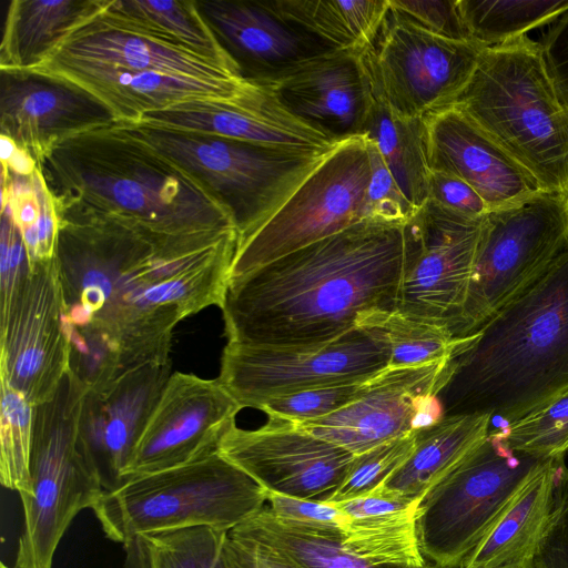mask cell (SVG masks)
Listing matches in <instances>:
<instances>
[{"instance_id":"6da1fadb","label":"cell","mask_w":568,"mask_h":568,"mask_svg":"<svg viewBox=\"0 0 568 568\" xmlns=\"http://www.w3.org/2000/svg\"><path fill=\"white\" fill-rule=\"evenodd\" d=\"M237 232L173 237L103 219L61 220L64 323L91 325L129 369L170 362L175 326L222 306Z\"/></svg>"},{"instance_id":"7a4b0ae2","label":"cell","mask_w":568,"mask_h":568,"mask_svg":"<svg viewBox=\"0 0 568 568\" xmlns=\"http://www.w3.org/2000/svg\"><path fill=\"white\" fill-rule=\"evenodd\" d=\"M404 224L362 221L227 281V342L311 347L396 311Z\"/></svg>"},{"instance_id":"3957f363","label":"cell","mask_w":568,"mask_h":568,"mask_svg":"<svg viewBox=\"0 0 568 568\" xmlns=\"http://www.w3.org/2000/svg\"><path fill=\"white\" fill-rule=\"evenodd\" d=\"M37 164L61 220H112L173 237L237 232L196 179L118 123L58 143Z\"/></svg>"},{"instance_id":"277c9868","label":"cell","mask_w":568,"mask_h":568,"mask_svg":"<svg viewBox=\"0 0 568 568\" xmlns=\"http://www.w3.org/2000/svg\"><path fill=\"white\" fill-rule=\"evenodd\" d=\"M475 334L438 394L444 416L508 423L566 388L568 248Z\"/></svg>"},{"instance_id":"5b68a950","label":"cell","mask_w":568,"mask_h":568,"mask_svg":"<svg viewBox=\"0 0 568 568\" xmlns=\"http://www.w3.org/2000/svg\"><path fill=\"white\" fill-rule=\"evenodd\" d=\"M540 185L568 195V106L539 42L485 48L455 104Z\"/></svg>"},{"instance_id":"8992f818","label":"cell","mask_w":568,"mask_h":568,"mask_svg":"<svg viewBox=\"0 0 568 568\" xmlns=\"http://www.w3.org/2000/svg\"><path fill=\"white\" fill-rule=\"evenodd\" d=\"M267 505V494L217 450L192 463L131 477L92 507L105 537L209 526L230 531Z\"/></svg>"},{"instance_id":"52a82bcc","label":"cell","mask_w":568,"mask_h":568,"mask_svg":"<svg viewBox=\"0 0 568 568\" xmlns=\"http://www.w3.org/2000/svg\"><path fill=\"white\" fill-rule=\"evenodd\" d=\"M87 390L69 372L54 396L34 406L31 495L21 497L22 528L12 568H52L64 532L104 491L82 434Z\"/></svg>"},{"instance_id":"ba28073f","label":"cell","mask_w":568,"mask_h":568,"mask_svg":"<svg viewBox=\"0 0 568 568\" xmlns=\"http://www.w3.org/2000/svg\"><path fill=\"white\" fill-rule=\"evenodd\" d=\"M118 125L196 179L229 212L239 239L265 223L327 154L142 124Z\"/></svg>"},{"instance_id":"9c48e42d","label":"cell","mask_w":568,"mask_h":568,"mask_svg":"<svg viewBox=\"0 0 568 568\" xmlns=\"http://www.w3.org/2000/svg\"><path fill=\"white\" fill-rule=\"evenodd\" d=\"M552 459L510 449L500 430L420 498L416 534L426 564L460 568L524 487Z\"/></svg>"},{"instance_id":"30bf717a","label":"cell","mask_w":568,"mask_h":568,"mask_svg":"<svg viewBox=\"0 0 568 568\" xmlns=\"http://www.w3.org/2000/svg\"><path fill=\"white\" fill-rule=\"evenodd\" d=\"M568 248V195L540 191L483 217L466 303L453 335L475 334Z\"/></svg>"},{"instance_id":"8fae6325","label":"cell","mask_w":568,"mask_h":568,"mask_svg":"<svg viewBox=\"0 0 568 568\" xmlns=\"http://www.w3.org/2000/svg\"><path fill=\"white\" fill-rule=\"evenodd\" d=\"M364 135L341 141L260 227L237 239L229 280L371 220Z\"/></svg>"},{"instance_id":"7c38bea8","label":"cell","mask_w":568,"mask_h":568,"mask_svg":"<svg viewBox=\"0 0 568 568\" xmlns=\"http://www.w3.org/2000/svg\"><path fill=\"white\" fill-rule=\"evenodd\" d=\"M390 348L378 325L358 327L311 347L231 343L217 379L242 408L314 388L365 382L389 366Z\"/></svg>"},{"instance_id":"4fadbf2b","label":"cell","mask_w":568,"mask_h":568,"mask_svg":"<svg viewBox=\"0 0 568 568\" xmlns=\"http://www.w3.org/2000/svg\"><path fill=\"white\" fill-rule=\"evenodd\" d=\"M484 49L432 33L389 6L365 59L375 92L393 111L426 119L455 104Z\"/></svg>"},{"instance_id":"5bb4252c","label":"cell","mask_w":568,"mask_h":568,"mask_svg":"<svg viewBox=\"0 0 568 568\" xmlns=\"http://www.w3.org/2000/svg\"><path fill=\"white\" fill-rule=\"evenodd\" d=\"M483 217L458 214L430 200L414 212L404 223L397 312L453 334L466 303Z\"/></svg>"},{"instance_id":"9a60e30c","label":"cell","mask_w":568,"mask_h":568,"mask_svg":"<svg viewBox=\"0 0 568 568\" xmlns=\"http://www.w3.org/2000/svg\"><path fill=\"white\" fill-rule=\"evenodd\" d=\"M0 305L1 382L33 406L41 405L54 396L70 368L55 256L31 266Z\"/></svg>"},{"instance_id":"2e32d148","label":"cell","mask_w":568,"mask_h":568,"mask_svg":"<svg viewBox=\"0 0 568 568\" xmlns=\"http://www.w3.org/2000/svg\"><path fill=\"white\" fill-rule=\"evenodd\" d=\"M455 357L414 366L387 367L364 393L322 418L293 423L352 454L428 428L444 417L438 394L449 381Z\"/></svg>"},{"instance_id":"e0dca14e","label":"cell","mask_w":568,"mask_h":568,"mask_svg":"<svg viewBox=\"0 0 568 568\" xmlns=\"http://www.w3.org/2000/svg\"><path fill=\"white\" fill-rule=\"evenodd\" d=\"M217 453L266 491L317 501L334 495L355 458L291 422L273 419L256 429L232 424Z\"/></svg>"},{"instance_id":"ac0fdd59","label":"cell","mask_w":568,"mask_h":568,"mask_svg":"<svg viewBox=\"0 0 568 568\" xmlns=\"http://www.w3.org/2000/svg\"><path fill=\"white\" fill-rule=\"evenodd\" d=\"M242 409L217 378L169 377L124 469V480L182 466L217 450Z\"/></svg>"},{"instance_id":"d6986e66","label":"cell","mask_w":568,"mask_h":568,"mask_svg":"<svg viewBox=\"0 0 568 568\" xmlns=\"http://www.w3.org/2000/svg\"><path fill=\"white\" fill-rule=\"evenodd\" d=\"M47 59L110 64L209 81L245 80L237 69L118 12L110 0H99L98 7Z\"/></svg>"},{"instance_id":"ffe728a7","label":"cell","mask_w":568,"mask_h":568,"mask_svg":"<svg viewBox=\"0 0 568 568\" xmlns=\"http://www.w3.org/2000/svg\"><path fill=\"white\" fill-rule=\"evenodd\" d=\"M134 124L310 154H326L339 143L291 113L268 85L252 80L235 97L175 103L144 114Z\"/></svg>"},{"instance_id":"44dd1931","label":"cell","mask_w":568,"mask_h":568,"mask_svg":"<svg viewBox=\"0 0 568 568\" xmlns=\"http://www.w3.org/2000/svg\"><path fill=\"white\" fill-rule=\"evenodd\" d=\"M116 123L110 110L87 91L26 70H0V134L36 161L58 143Z\"/></svg>"},{"instance_id":"7402d4cb","label":"cell","mask_w":568,"mask_h":568,"mask_svg":"<svg viewBox=\"0 0 568 568\" xmlns=\"http://www.w3.org/2000/svg\"><path fill=\"white\" fill-rule=\"evenodd\" d=\"M365 52L331 50L260 83L291 113L333 140L359 136L374 102Z\"/></svg>"},{"instance_id":"603a6c76","label":"cell","mask_w":568,"mask_h":568,"mask_svg":"<svg viewBox=\"0 0 568 568\" xmlns=\"http://www.w3.org/2000/svg\"><path fill=\"white\" fill-rule=\"evenodd\" d=\"M170 376L171 362H151L128 371L98 393H87L82 434L104 490L124 481L133 447Z\"/></svg>"},{"instance_id":"cb8c5ba5","label":"cell","mask_w":568,"mask_h":568,"mask_svg":"<svg viewBox=\"0 0 568 568\" xmlns=\"http://www.w3.org/2000/svg\"><path fill=\"white\" fill-rule=\"evenodd\" d=\"M26 71L50 75L87 91L110 110L116 123L124 124L138 123L149 112L184 101L232 98L251 83L247 79L209 81L60 59H45Z\"/></svg>"},{"instance_id":"d4e9b609","label":"cell","mask_w":568,"mask_h":568,"mask_svg":"<svg viewBox=\"0 0 568 568\" xmlns=\"http://www.w3.org/2000/svg\"><path fill=\"white\" fill-rule=\"evenodd\" d=\"M426 141L430 170L465 181L489 210L542 191L526 170L455 106L426 118Z\"/></svg>"},{"instance_id":"484cf974","label":"cell","mask_w":568,"mask_h":568,"mask_svg":"<svg viewBox=\"0 0 568 568\" xmlns=\"http://www.w3.org/2000/svg\"><path fill=\"white\" fill-rule=\"evenodd\" d=\"M197 8L243 78L272 80L331 51L270 10L264 1H196Z\"/></svg>"},{"instance_id":"4316f807","label":"cell","mask_w":568,"mask_h":568,"mask_svg":"<svg viewBox=\"0 0 568 568\" xmlns=\"http://www.w3.org/2000/svg\"><path fill=\"white\" fill-rule=\"evenodd\" d=\"M562 460H552L531 477L460 568L528 566L548 520Z\"/></svg>"},{"instance_id":"83f0119b","label":"cell","mask_w":568,"mask_h":568,"mask_svg":"<svg viewBox=\"0 0 568 568\" xmlns=\"http://www.w3.org/2000/svg\"><path fill=\"white\" fill-rule=\"evenodd\" d=\"M490 420L489 415H452L418 430L409 458L378 488L419 499L486 439Z\"/></svg>"},{"instance_id":"f1b7e54d","label":"cell","mask_w":568,"mask_h":568,"mask_svg":"<svg viewBox=\"0 0 568 568\" xmlns=\"http://www.w3.org/2000/svg\"><path fill=\"white\" fill-rule=\"evenodd\" d=\"M99 0H12L0 45V70H30L47 59Z\"/></svg>"},{"instance_id":"f546056e","label":"cell","mask_w":568,"mask_h":568,"mask_svg":"<svg viewBox=\"0 0 568 568\" xmlns=\"http://www.w3.org/2000/svg\"><path fill=\"white\" fill-rule=\"evenodd\" d=\"M277 17L336 51L363 53L375 42L389 0L264 1Z\"/></svg>"},{"instance_id":"4dcf8cb0","label":"cell","mask_w":568,"mask_h":568,"mask_svg":"<svg viewBox=\"0 0 568 568\" xmlns=\"http://www.w3.org/2000/svg\"><path fill=\"white\" fill-rule=\"evenodd\" d=\"M229 534L235 540L262 547L293 568H405L371 565L343 547L342 531L292 525L275 517L267 505Z\"/></svg>"},{"instance_id":"1f68e13d","label":"cell","mask_w":568,"mask_h":568,"mask_svg":"<svg viewBox=\"0 0 568 568\" xmlns=\"http://www.w3.org/2000/svg\"><path fill=\"white\" fill-rule=\"evenodd\" d=\"M122 545L124 568H247L229 531L209 526L138 534Z\"/></svg>"},{"instance_id":"d6a6232c","label":"cell","mask_w":568,"mask_h":568,"mask_svg":"<svg viewBox=\"0 0 568 568\" xmlns=\"http://www.w3.org/2000/svg\"><path fill=\"white\" fill-rule=\"evenodd\" d=\"M363 135L374 142L406 199L419 209L428 199L430 175L426 119L399 115L374 90Z\"/></svg>"},{"instance_id":"836d02e7","label":"cell","mask_w":568,"mask_h":568,"mask_svg":"<svg viewBox=\"0 0 568 568\" xmlns=\"http://www.w3.org/2000/svg\"><path fill=\"white\" fill-rule=\"evenodd\" d=\"M1 209L10 213L21 233L30 267L54 258L60 217L39 169L22 176L2 168Z\"/></svg>"},{"instance_id":"e575fe53","label":"cell","mask_w":568,"mask_h":568,"mask_svg":"<svg viewBox=\"0 0 568 568\" xmlns=\"http://www.w3.org/2000/svg\"><path fill=\"white\" fill-rule=\"evenodd\" d=\"M418 503L392 514L351 517L342 532L343 547L374 566L427 567L416 534Z\"/></svg>"},{"instance_id":"d590c367","label":"cell","mask_w":568,"mask_h":568,"mask_svg":"<svg viewBox=\"0 0 568 568\" xmlns=\"http://www.w3.org/2000/svg\"><path fill=\"white\" fill-rule=\"evenodd\" d=\"M470 41L497 47L549 26L568 11V0H458Z\"/></svg>"},{"instance_id":"8d00e7d4","label":"cell","mask_w":568,"mask_h":568,"mask_svg":"<svg viewBox=\"0 0 568 568\" xmlns=\"http://www.w3.org/2000/svg\"><path fill=\"white\" fill-rule=\"evenodd\" d=\"M110 4L128 18L239 70L200 12L196 1L110 0Z\"/></svg>"},{"instance_id":"74e56055","label":"cell","mask_w":568,"mask_h":568,"mask_svg":"<svg viewBox=\"0 0 568 568\" xmlns=\"http://www.w3.org/2000/svg\"><path fill=\"white\" fill-rule=\"evenodd\" d=\"M34 406L18 390L1 382L0 481L20 498L31 495L30 459Z\"/></svg>"},{"instance_id":"f35d334b","label":"cell","mask_w":568,"mask_h":568,"mask_svg":"<svg viewBox=\"0 0 568 568\" xmlns=\"http://www.w3.org/2000/svg\"><path fill=\"white\" fill-rule=\"evenodd\" d=\"M385 332L389 348L388 367H403L458 356L476 338V334L455 337L445 327L413 320L394 311L378 323Z\"/></svg>"},{"instance_id":"ab89813d","label":"cell","mask_w":568,"mask_h":568,"mask_svg":"<svg viewBox=\"0 0 568 568\" xmlns=\"http://www.w3.org/2000/svg\"><path fill=\"white\" fill-rule=\"evenodd\" d=\"M499 430L515 452L562 460L568 452V386Z\"/></svg>"},{"instance_id":"60d3db41","label":"cell","mask_w":568,"mask_h":568,"mask_svg":"<svg viewBox=\"0 0 568 568\" xmlns=\"http://www.w3.org/2000/svg\"><path fill=\"white\" fill-rule=\"evenodd\" d=\"M417 432L379 444L356 455L344 480L326 503L364 496L383 485L412 455Z\"/></svg>"},{"instance_id":"b9f144b4","label":"cell","mask_w":568,"mask_h":568,"mask_svg":"<svg viewBox=\"0 0 568 568\" xmlns=\"http://www.w3.org/2000/svg\"><path fill=\"white\" fill-rule=\"evenodd\" d=\"M369 379L274 397L258 409L270 419L281 422L302 423L322 418L356 400L366 389Z\"/></svg>"},{"instance_id":"7bdbcfd3","label":"cell","mask_w":568,"mask_h":568,"mask_svg":"<svg viewBox=\"0 0 568 568\" xmlns=\"http://www.w3.org/2000/svg\"><path fill=\"white\" fill-rule=\"evenodd\" d=\"M529 568H568V468L559 466L552 506Z\"/></svg>"},{"instance_id":"ee69618b","label":"cell","mask_w":568,"mask_h":568,"mask_svg":"<svg viewBox=\"0 0 568 568\" xmlns=\"http://www.w3.org/2000/svg\"><path fill=\"white\" fill-rule=\"evenodd\" d=\"M371 176L367 207L371 220L404 224L416 211L404 195L376 145L367 138Z\"/></svg>"},{"instance_id":"f6af8a7d","label":"cell","mask_w":568,"mask_h":568,"mask_svg":"<svg viewBox=\"0 0 568 568\" xmlns=\"http://www.w3.org/2000/svg\"><path fill=\"white\" fill-rule=\"evenodd\" d=\"M267 506L275 517L303 528L318 531H342L349 520L336 505L303 498H294L271 491Z\"/></svg>"},{"instance_id":"bcb514c9","label":"cell","mask_w":568,"mask_h":568,"mask_svg":"<svg viewBox=\"0 0 568 568\" xmlns=\"http://www.w3.org/2000/svg\"><path fill=\"white\" fill-rule=\"evenodd\" d=\"M389 6L432 33L453 40L470 41L458 0H389Z\"/></svg>"},{"instance_id":"7dc6e473","label":"cell","mask_w":568,"mask_h":568,"mask_svg":"<svg viewBox=\"0 0 568 568\" xmlns=\"http://www.w3.org/2000/svg\"><path fill=\"white\" fill-rule=\"evenodd\" d=\"M0 300H7L30 272L28 253L10 213L1 209Z\"/></svg>"},{"instance_id":"c3c4849f","label":"cell","mask_w":568,"mask_h":568,"mask_svg":"<svg viewBox=\"0 0 568 568\" xmlns=\"http://www.w3.org/2000/svg\"><path fill=\"white\" fill-rule=\"evenodd\" d=\"M427 200L473 219L483 217L489 211L487 204L469 184L443 171L430 170Z\"/></svg>"},{"instance_id":"681fc988","label":"cell","mask_w":568,"mask_h":568,"mask_svg":"<svg viewBox=\"0 0 568 568\" xmlns=\"http://www.w3.org/2000/svg\"><path fill=\"white\" fill-rule=\"evenodd\" d=\"M539 43L556 90L568 106V11L549 24Z\"/></svg>"},{"instance_id":"f907efd6","label":"cell","mask_w":568,"mask_h":568,"mask_svg":"<svg viewBox=\"0 0 568 568\" xmlns=\"http://www.w3.org/2000/svg\"><path fill=\"white\" fill-rule=\"evenodd\" d=\"M419 499H408L379 488L348 500L332 503L352 518H366L406 509Z\"/></svg>"},{"instance_id":"816d5d0a","label":"cell","mask_w":568,"mask_h":568,"mask_svg":"<svg viewBox=\"0 0 568 568\" xmlns=\"http://www.w3.org/2000/svg\"><path fill=\"white\" fill-rule=\"evenodd\" d=\"M1 165L9 171L22 175H32L38 169L36 159L13 140L0 134Z\"/></svg>"},{"instance_id":"f5cc1de1","label":"cell","mask_w":568,"mask_h":568,"mask_svg":"<svg viewBox=\"0 0 568 568\" xmlns=\"http://www.w3.org/2000/svg\"><path fill=\"white\" fill-rule=\"evenodd\" d=\"M232 540L239 547L247 568H293L291 565L282 561L255 544L235 540L233 538Z\"/></svg>"},{"instance_id":"db71d44e","label":"cell","mask_w":568,"mask_h":568,"mask_svg":"<svg viewBox=\"0 0 568 568\" xmlns=\"http://www.w3.org/2000/svg\"><path fill=\"white\" fill-rule=\"evenodd\" d=\"M0 568H9L4 562H1Z\"/></svg>"},{"instance_id":"11a10c76","label":"cell","mask_w":568,"mask_h":568,"mask_svg":"<svg viewBox=\"0 0 568 568\" xmlns=\"http://www.w3.org/2000/svg\"><path fill=\"white\" fill-rule=\"evenodd\" d=\"M433 568V567H432ZM515 568H529L528 566H524V567H515Z\"/></svg>"}]
</instances>
